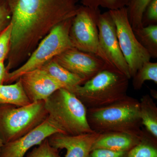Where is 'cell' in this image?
<instances>
[{"label":"cell","instance_id":"7c38bea8","mask_svg":"<svg viewBox=\"0 0 157 157\" xmlns=\"http://www.w3.org/2000/svg\"><path fill=\"white\" fill-rule=\"evenodd\" d=\"M61 132L48 119L26 135L11 142L5 144L0 157H24L33 147L39 145L51 135Z\"/></svg>","mask_w":157,"mask_h":157},{"label":"cell","instance_id":"5bb4252c","mask_svg":"<svg viewBox=\"0 0 157 157\" xmlns=\"http://www.w3.org/2000/svg\"><path fill=\"white\" fill-rule=\"evenodd\" d=\"M142 137L124 132L100 133L93 144L92 150L103 148L114 151L128 152L140 142Z\"/></svg>","mask_w":157,"mask_h":157},{"label":"cell","instance_id":"2e32d148","mask_svg":"<svg viewBox=\"0 0 157 157\" xmlns=\"http://www.w3.org/2000/svg\"><path fill=\"white\" fill-rule=\"evenodd\" d=\"M140 102V116L147 132L157 139V107L149 95L142 96Z\"/></svg>","mask_w":157,"mask_h":157},{"label":"cell","instance_id":"d6986e66","mask_svg":"<svg viewBox=\"0 0 157 157\" xmlns=\"http://www.w3.org/2000/svg\"><path fill=\"white\" fill-rule=\"evenodd\" d=\"M127 157H157V139L144 132L140 142L128 151Z\"/></svg>","mask_w":157,"mask_h":157},{"label":"cell","instance_id":"277c9868","mask_svg":"<svg viewBox=\"0 0 157 157\" xmlns=\"http://www.w3.org/2000/svg\"><path fill=\"white\" fill-rule=\"evenodd\" d=\"M129 79L117 70L106 69L72 93L87 109L105 107L126 98Z\"/></svg>","mask_w":157,"mask_h":157},{"label":"cell","instance_id":"e0dca14e","mask_svg":"<svg viewBox=\"0 0 157 157\" xmlns=\"http://www.w3.org/2000/svg\"><path fill=\"white\" fill-rule=\"evenodd\" d=\"M31 103L19 79L14 84L0 85V105L8 104L21 107Z\"/></svg>","mask_w":157,"mask_h":157},{"label":"cell","instance_id":"8fae6325","mask_svg":"<svg viewBox=\"0 0 157 157\" xmlns=\"http://www.w3.org/2000/svg\"><path fill=\"white\" fill-rule=\"evenodd\" d=\"M19 79L31 103L45 101L57 90L65 88L63 84L42 69L25 73Z\"/></svg>","mask_w":157,"mask_h":157},{"label":"cell","instance_id":"4fadbf2b","mask_svg":"<svg viewBox=\"0 0 157 157\" xmlns=\"http://www.w3.org/2000/svg\"><path fill=\"white\" fill-rule=\"evenodd\" d=\"M100 133L94 132L76 135L56 133L48 137L50 145L58 149H65V157H89Z\"/></svg>","mask_w":157,"mask_h":157},{"label":"cell","instance_id":"d4e9b609","mask_svg":"<svg viewBox=\"0 0 157 157\" xmlns=\"http://www.w3.org/2000/svg\"><path fill=\"white\" fill-rule=\"evenodd\" d=\"M157 24V0H152L144 14L142 27Z\"/></svg>","mask_w":157,"mask_h":157},{"label":"cell","instance_id":"8992f818","mask_svg":"<svg viewBox=\"0 0 157 157\" xmlns=\"http://www.w3.org/2000/svg\"><path fill=\"white\" fill-rule=\"evenodd\" d=\"M73 18L54 27L40 41L25 63L12 72L6 73L4 83L17 81L25 73L40 69L60 54L74 48L70 36Z\"/></svg>","mask_w":157,"mask_h":157},{"label":"cell","instance_id":"7a4b0ae2","mask_svg":"<svg viewBox=\"0 0 157 157\" xmlns=\"http://www.w3.org/2000/svg\"><path fill=\"white\" fill-rule=\"evenodd\" d=\"M88 122L94 132H120L142 137L140 102L128 96L108 106L87 109Z\"/></svg>","mask_w":157,"mask_h":157},{"label":"cell","instance_id":"cb8c5ba5","mask_svg":"<svg viewBox=\"0 0 157 157\" xmlns=\"http://www.w3.org/2000/svg\"><path fill=\"white\" fill-rule=\"evenodd\" d=\"M12 25L9 23L0 33V62H4L9 55L11 45Z\"/></svg>","mask_w":157,"mask_h":157},{"label":"cell","instance_id":"3957f363","mask_svg":"<svg viewBox=\"0 0 157 157\" xmlns=\"http://www.w3.org/2000/svg\"><path fill=\"white\" fill-rule=\"evenodd\" d=\"M48 120L62 132L76 135L95 132L90 127L87 108L73 93L60 89L45 101Z\"/></svg>","mask_w":157,"mask_h":157},{"label":"cell","instance_id":"ac0fdd59","mask_svg":"<svg viewBox=\"0 0 157 157\" xmlns=\"http://www.w3.org/2000/svg\"><path fill=\"white\" fill-rule=\"evenodd\" d=\"M133 31L138 42L151 58H157V25L142 27Z\"/></svg>","mask_w":157,"mask_h":157},{"label":"cell","instance_id":"484cf974","mask_svg":"<svg viewBox=\"0 0 157 157\" xmlns=\"http://www.w3.org/2000/svg\"><path fill=\"white\" fill-rule=\"evenodd\" d=\"M128 152L117 151L106 149L92 150L89 157H127Z\"/></svg>","mask_w":157,"mask_h":157},{"label":"cell","instance_id":"ba28073f","mask_svg":"<svg viewBox=\"0 0 157 157\" xmlns=\"http://www.w3.org/2000/svg\"><path fill=\"white\" fill-rule=\"evenodd\" d=\"M108 12L115 24L120 47L132 78L144 63L150 61L151 57L135 36L128 18L126 8L110 10Z\"/></svg>","mask_w":157,"mask_h":157},{"label":"cell","instance_id":"ffe728a7","mask_svg":"<svg viewBox=\"0 0 157 157\" xmlns=\"http://www.w3.org/2000/svg\"><path fill=\"white\" fill-rule=\"evenodd\" d=\"M152 0H129L127 15L133 30L142 27V20L146 8Z\"/></svg>","mask_w":157,"mask_h":157},{"label":"cell","instance_id":"83f0119b","mask_svg":"<svg viewBox=\"0 0 157 157\" xmlns=\"http://www.w3.org/2000/svg\"><path fill=\"white\" fill-rule=\"evenodd\" d=\"M6 73L7 71L4 62H0V85L4 84Z\"/></svg>","mask_w":157,"mask_h":157},{"label":"cell","instance_id":"30bf717a","mask_svg":"<svg viewBox=\"0 0 157 157\" xmlns=\"http://www.w3.org/2000/svg\"><path fill=\"white\" fill-rule=\"evenodd\" d=\"M53 59L71 73L80 76L85 82L102 70L110 69L99 57L75 48L65 51Z\"/></svg>","mask_w":157,"mask_h":157},{"label":"cell","instance_id":"52a82bcc","mask_svg":"<svg viewBox=\"0 0 157 157\" xmlns=\"http://www.w3.org/2000/svg\"><path fill=\"white\" fill-rule=\"evenodd\" d=\"M99 14L98 9L87 7L79 8L72 20L70 33V39L74 48L95 55L102 59L109 68L115 70L111 67L99 43L97 25Z\"/></svg>","mask_w":157,"mask_h":157},{"label":"cell","instance_id":"f1b7e54d","mask_svg":"<svg viewBox=\"0 0 157 157\" xmlns=\"http://www.w3.org/2000/svg\"><path fill=\"white\" fill-rule=\"evenodd\" d=\"M3 145H4V143H3L2 140V139L0 137V152H1V149H2Z\"/></svg>","mask_w":157,"mask_h":157},{"label":"cell","instance_id":"44dd1931","mask_svg":"<svg viewBox=\"0 0 157 157\" xmlns=\"http://www.w3.org/2000/svg\"><path fill=\"white\" fill-rule=\"evenodd\" d=\"M132 78V84L135 90H140L146 81H152L157 84V63L150 61L144 63Z\"/></svg>","mask_w":157,"mask_h":157},{"label":"cell","instance_id":"4316f807","mask_svg":"<svg viewBox=\"0 0 157 157\" xmlns=\"http://www.w3.org/2000/svg\"><path fill=\"white\" fill-rule=\"evenodd\" d=\"M11 14L8 3L0 4V33L9 24Z\"/></svg>","mask_w":157,"mask_h":157},{"label":"cell","instance_id":"9a60e30c","mask_svg":"<svg viewBox=\"0 0 157 157\" xmlns=\"http://www.w3.org/2000/svg\"><path fill=\"white\" fill-rule=\"evenodd\" d=\"M40 69L63 84L65 89L71 92L75 88L85 83L84 80L80 76L71 73L53 59L46 63Z\"/></svg>","mask_w":157,"mask_h":157},{"label":"cell","instance_id":"7402d4cb","mask_svg":"<svg viewBox=\"0 0 157 157\" xmlns=\"http://www.w3.org/2000/svg\"><path fill=\"white\" fill-rule=\"evenodd\" d=\"M26 157H61L59 150L50 145L48 138L28 153Z\"/></svg>","mask_w":157,"mask_h":157},{"label":"cell","instance_id":"603a6c76","mask_svg":"<svg viewBox=\"0 0 157 157\" xmlns=\"http://www.w3.org/2000/svg\"><path fill=\"white\" fill-rule=\"evenodd\" d=\"M129 0H85L83 2L85 7L97 9L99 6L114 10L124 7L128 4Z\"/></svg>","mask_w":157,"mask_h":157},{"label":"cell","instance_id":"9c48e42d","mask_svg":"<svg viewBox=\"0 0 157 157\" xmlns=\"http://www.w3.org/2000/svg\"><path fill=\"white\" fill-rule=\"evenodd\" d=\"M97 25L100 46L111 67L130 79L128 66L121 51L115 25L109 12L100 13Z\"/></svg>","mask_w":157,"mask_h":157},{"label":"cell","instance_id":"5b68a950","mask_svg":"<svg viewBox=\"0 0 157 157\" xmlns=\"http://www.w3.org/2000/svg\"><path fill=\"white\" fill-rule=\"evenodd\" d=\"M47 117L44 101L21 107L0 105V137L4 144L14 141L39 126Z\"/></svg>","mask_w":157,"mask_h":157},{"label":"cell","instance_id":"6da1fadb","mask_svg":"<svg viewBox=\"0 0 157 157\" xmlns=\"http://www.w3.org/2000/svg\"><path fill=\"white\" fill-rule=\"evenodd\" d=\"M12 25L7 72L30 56L56 26L73 18L76 0H8Z\"/></svg>","mask_w":157,"mask_h":157}]
</instances>
